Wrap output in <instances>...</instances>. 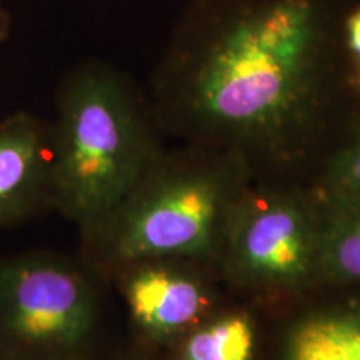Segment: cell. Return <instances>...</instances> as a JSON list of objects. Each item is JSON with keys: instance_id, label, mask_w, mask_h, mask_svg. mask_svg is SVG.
I'll list each match as a JSON object with an SVG mask.
<instances>
[{"instance_id": "cell-1", "label": "cell", "mask_w": 360, "mask_h": 360, "mask_svg": "<svg viewBox=\"0 0 360 360\" xmlns=\"http://www.w3.org/2000/svg\"><path fill=\"white\" fill-rule=\"evenodd\" d=\"M355 0H188L157 62L162 134L259 174L321 169L360 117L344 19Z\"/></svg>"}, {"instance_id": "cell-2", "label": "cell", "mask_w": 360, "mask_h": 360, "mask_svg": "<svg viewBox=\"0 0 360 360\" xmlns=\"http://www.w3.org/2000/svg\"><path fill=\"white\" fill-rule=\"evenodd\" d=\"M252 180L232 155L193 146L164 150L105 217L80 231V259L102 281L142 260L217 265Z\"/></svg>"}, {"instance_id": "cell-3", "label": "cell", "mask_w": 360, "mask_h": 360, "mask_svg": "<svg viewBox=\"0 0 360 360\" xmlns=\"http://www.w3.org/2000/svg\"><path fill=\"white\" fill-rule=\"evenodd\" d=\"M51 132L52 210L79 231L105 217L164 152L148 97L103 60L65 72Z\"/></svg>"}, {"instance_id": "cell-4", "label": "cell", "mask_w": 360, "mask_h": 360, "mask_svg": "<svg viewBox=\"0 0 360 360\" xmlns=\"http://www.w3.org/2000/svg\"><path fill=\"white\" fill-rule=\"evenodd\" d=\"M103 281L52 250L0 257V360H74L103 314Z\"/></svg>"}, {"instance_id": "cell-5", "label": "cell", "mask_w": 360, "mask_h": 360, "mask_svg": "<svg viewBox=\"0 0 360 360\" xmlns=\"http://www.w3.org/2000/svg\"><path fill=\"white\" fill-rule=\"evenodd\" d=\"M321 209L312 188L252 180L229 224L217 267L238 289L295 297L319 287Z\"/></svg>"}, {"instance_id": "cell-6", "label": "cell", "mask_w": 360, "mask_h": 360, "mask_svg": "<svg viewBox=\"0 0 360 360\" xmlns=\"http://www.w3.org/2000/svg\"><path fill=\"white\" fill-rule=\"evenodd\" d=\"M199 267L184 260H142L114 270L103 282L119 290L139 334L164 342L215 314L214 292Z\"/></svg>"}, {"instance_id": "cell-7", "label": "cell", "mask_w": 360, "mask_h": 360, "mask_svg": "<svg viewBox=\"0 0 360 360\" xmlns=\"http://www.w3.org/2000/svg\"><path fill=\"white\" fill-rule=\"evenodd\" d=\"M52 210L51 122L29 112L0 120V229Z\"/></svg>"}, {"instance_id": "cell-8", "label": "cell", "mask_w": 360, "mask_h": 360, "mask_svg": "<svg viewBox=\"0 0 360 360\" xmlns=\"http://www.w3.org/2000/svg\"><path fill=\"white\" fill-rule=\"evenodd\" d=\"M292 323L283 360H360V289H342Z\"/></svg>"}, {"instance_id": "cell-9", "label": "cell", "mask_w": 360, "mask_h": 360, "mask_svg": "<svg viewBox=\"0 0 360 360\" xmlns=\"http://www.w3.org/2000/svg\"><path fill=\"white\" fill-rule=\"evenodd\" d=\"M315 193V192H314ZM319 200V287L360 289V200Z\"/></svg>"}, {"instance_id": "cell-10", "label": "cell", "mask_w": 360, "mask_h": 360, "mask_svg": "<svg viewBox=\"0 0 360 360\" xmlns=\"http://www.w3.org/2000/svg\"><path fill=\"white\" fill-rule=\"evenodd\" d=\"M257 332L244 310L217 312L187 332L182 360H254Z\"/></svg>"}, {"instance_id": "cell-11", "label": "cell", "mask_w": 360, "mask_h": 360, "mask_svg": "<svg viewBox=\"0 0 360 360\" xmlns=\"http://www.w3.org/2000/svg\"><path fill=\"white\" fill-rule=\"evenodd\" d=\"M312 191L321 199L360 200V117L332 148Z\"/></svg>"}, {"instance_id": "cell-12", "label": "cell", "mask_w": 360, "mask_h": 360, "mask_svg": "<svg viewBox=\"0 0 360 360\" xmlns=\"http://www.w3.org/2000/svg\"><path fill=\"white\" fill-rule=\"evenodd\" d=\"M344 45L355 65H360V4L354 2L344 19Z\"/></svg>"}, {"instance_id": "cell-13", "label": "cell", "mask_w": 360, "mask_h": 360, "mask_svg": "<svg viewBox=\"0 0 360 360\" xmlns=\"http://www.w3.org/2000/svg\"><path fill=\"white\" fill-rule=\"evenodd\" d=\"M12 29V15L6 6V0H0V44L8 37Z\"/></svg>"}, {"instance_id": "cell-14", "label": "cell", "mask_w": 360, "mask_h": 360, "mask_svg": "<svg viewBox=\"0 0 360 360\" xmlns=\"http://www.w3.org/2000/svg\"><path fill=\"white\" fill-rule=\"evenodd\" d=\"M355 87H357V94L360 98V65H355Z\"/></svg>"}]
</instances>
